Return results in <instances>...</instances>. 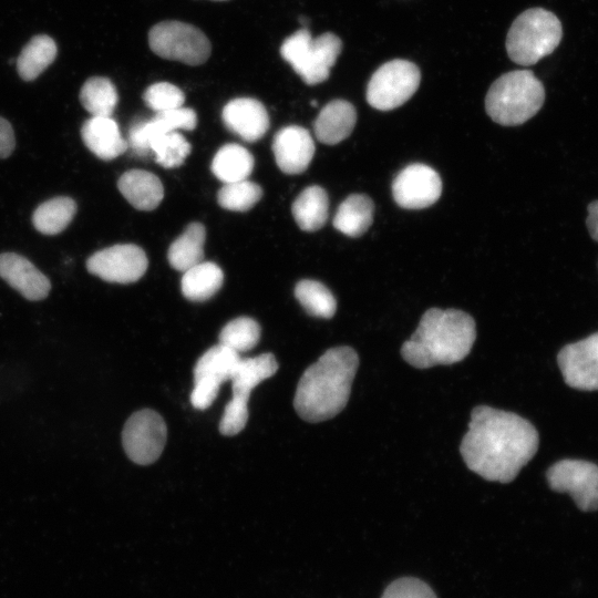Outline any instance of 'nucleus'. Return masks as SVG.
<instances>
[{"label":"nucleus","instance_id":"1","mask_svg":"<svg viewBox=\"0 0 598 598\" xmlns=\"http://www.w3.org/2000/svg\"><path fill=\"white\" fill-rule=\"evenodd\" d=\"M538 432L516 413L478 405L460 445L466 466L486 481L509 483L536 454Z\"/></svg>","mask_w":598,"mask_h":598},{"label":"nucleus","instance_id":"2","mask_svg":"<svg viewBox=\"0 0 598 598\" xmlns=\"http://www.w3.org/2000/svg\"><path fill=\"white\" fill-rule=\"evenodd\" d=\"M359 368L357 352L347 346L327 350L301 375L293 399L298 415L311 423L332 419L347 405Z\"/></svg>","mask_w":598,"mask_h":598},{"label":"nucleus","instance_id":"3","mask_svg":"<svg viewBox=\"0 0 598 598\" xmlns=\"http://www.w3.org/2000/svg\"><path fill=\"white\" fill-rule=\"evenodd\" d=\"M476 339V324L456 309L426 310L413 334L401 347V355L414 368L429 369L462 361Z\"/></svg>","mask_w":598,"mask_h":598},{"label":"nucleus","instance_id":"4","mask_svg":"<svg viewBox=\"0 0 598 598\" xmlns=\"http://www.w3.org/2000/svg\"><path fill=\"white\" fill-rule=\"evenodd\" d=\"M545 89L529 70L509 71L494 81L485 97V110L496 123L520 125L543 106Z\"/></svg>","mask_w":598,"mask_h":598},{"label":"nucleus","instance_id":"5","mask_svg":"<svg viewBox=\"0 0 598 598\" xmlns=\"http://www.w3.org/2000/svg\"><path fill=\"white\" fill-rule=\"evenodd\" d=\"M561 38L563 27L556 14L543 8H530L512 23L506 51L513 62L528 66L553 53Z\"/></svg>","mask_w":598,"mask_h":598},{"label":"nucleus","instance_id":"6","mask_svg":"<svg viewBox=\"0 0 598 598\" xmlns=\"http://www.w3.org/2000/svg\"><path fill=\"white\" fill-rule=\"evenodd\" d=\"M342 50L338 35L326 32L316 39L307 29L289 35L280 47V54L308 85L326 81Z\"/></svg>","mask_w":598,"mask_h":598},{"label":"nucleus","instance_id":"7","mask_svg":"<svg viewBox=\"0 0 598 598\" xmlns=\"http://www.w3.org/2000/svg\"><path fill=\"white\" fill-rule=\"evenodd\" d=\"M148 45L156 55L188 65L205 63L212 52L210 42L202 30L174 20L153 25L148 32Z\"/></svg>","mask_w":598,"mask_h":598},{"label":"nucleus","instance_id":"8","mask_svg":"<svg viewBox=\"0 0 598 598\" xmlns=\"http://www.w3.org/2000/svg\"><path fill=\"white\" fill-rule=\"evenodd\" d=\"M420 69L412 62L395 59L382 64L367 86L368 103L380 111H390L404 104L417 90Z\"/></svg>","mask_w":598,"mask_h":598},{"label":"nucleus","instance_id":"9","mask_svg":"<svg viewBox=\"0 0 598 598\" xmlns=\"http://www.w3.org/2000/svg\"><path fill=\"white\" fill-rule=\"evenodd\" d=\"M167 427L155 411L144 409L132 414L122 432V443L128 458L136 464L154 463L162 454Z\"/></svg>","mask_w":598,"mask_h":598},{"label":"nucleus","instance_id":"10","mask_svg":"<svg viewBox=\"0 0 598 598\" xmlns=\"http://www.w3.org/2000/svg\"><path fill=\"white\" fill-rule=\"evenodd\" d=\"M239 360V353L220 343L208 349L197 360L190 393V403L195 409L205 410L213 404L221 383L230 380Z\"/></svg>","mask_w":598,"mask_h":598},{"label":"nucleus","instance_id":"11","mask_svg":"<svg viewBox=\"0 0 598 598\" xmlns=\"http://www.w3.org/2000/svg\"><path fill=\"white\" fill-rule=\"evenodd\" d=\"M550 488L568 493L579 509H598V466L581 460H561L547 471Z\"/></svg>","mask_w":598,"mask_h":598},{"label":"nucleus","instance_id":"12","mask_svg":"<svg viewBox=\"0 0 598 598\" xmlns=\"http://www.w3.org/2000/svg\"><path fill=\"white\" fill-rule=\"evenodd\" d=\"M148 260L144 250L133 244L114 245L94 252L86 260L92 275L116 283H131L143 277Z\"/></svg>","mask_w":598,"mask_h":598},{"label":"nucleus","instance_id":"13","mask_svg":"<svg viewBox=\"0 0 598 598\" xmlns=\"http://www.w3.org/2000/svg\"><path fill=\"white\" fill-rule=\"evenodd\" d=\"M439 173L425 164L405 166L392 182L395 203L406 209H422L433 205L441 196Z\"/></svg>","mask_w":598,"mask_h":598},{"label":"nucleus","instance_id":"14","mask_svg":"<svg viewBox=\"0 0 598 598\" xmlns=\"http://www.w3.org/2000/svg\"><path fill=\"white\" fill-rule=\"evenodd\" d=\"M196 125V112L189 107L156 112L152 118H141L131 124L127 148L137 157L148 156L152 153L151 144L155 138L177 130L192 131Z\"/></svg>","mask_w":598,"mask_h":598},{"label":"nucleus","instance_id":"15","mask_svg":"<svg viewBox=\"0 0 598 598\" xmlns=\"http://www.w3.org/2000/svg\"><path fill=\"white\" fill-rule=\"evenodd\" d=\"M557 361L567 385L578 390H598V332L565 346Z\"/></svg>","mask_w":598,"mask_h":598},{"label":"nucleus","instance_id":"16","mask_svg":"<svg viewBox=\"0 0 598 598\" xmlns=\"http://www.w3.org/2000/svg\"><path fill=\"white\" fill-rule=\"evenodd\" d=\"M272 152L278 167L286 174L305 172L315 154V143L310 133L298 125H290L277 132Z\"/></svg>","mask_w":598,"mask_h":598},{"label":"nucleus","instance_id":"17","mask_svg":"<svg viewBox=\"0 0 598 598\" xmlns=\"http://www.w3.org/2000/svg\"><path fill=\"white\" fill-rule=\"evenodd\" d=\"M0 278L30 301L47 298L51 289L49 278L16 252L0 254Z\"/></svg>","mask_w":598,"mask_h":598},{"label":"nucleus","instance_id":"18","mask_svg":"<svg viewBox=\"0 0 598 598\" xmlns=\"http://www.w3.org/2000/svg\"><path fill=\"white\" fill-rule=\"evenodd\" d=\"M225 126L246 142L260 140L269 128V116L264 104L251 97H237L223 109Z\"/></svg>","mask_w":598,"mask_h":598},{"label":"nucleus","instance_id":"19","mask_svg":"<svg viewBox=\"0 0 598 598\" xmlns=\"http://www.w3.org/2000/svg\"><path fill=\"white\" fill-rule=\"evenodd\" d=\"M81 137L89 151L103 161L114 159L127 150V142L111 116H91L81 127Z\"/></svg>","mask_w":598,"mask_h":598},{"label":"nucleus","instance_id":"20","mask_svg":"<svg viewBox=\"0 0 598 598\" xmlns=\"http://www.w3.org/2000/svg\"><path fill=\"white\" fill-rule=\"evenodd\" d=\"M355 122L357 112L350 102L332 100L319 112L313 123L315 135L319 142L334 145L351 134Z\"/></svg>","mask_w":598,"mask_h":598},{"label":"nucleus","instance_id":"21","mask_svg":"<svg viewBox=\"0 0 598 598\" xmlns=\"http://www.w3.org/2000/svg\"><path fill=\"white\" fill-rule=\"evenodd\" d=\"M278 370V362L272 353H262L254 358H240L230 378L231 400L248 404L250 392L261 381L272 377Z\"/></svg>","mask_w":598,"mask_h":598},{"label":"nucleus","instance_id":"22","mask_svg":"<svg viewBox=\"0 0 598 598\" xmlns=\"http://www.w3.org/2000/svg\"><path fill=\"white\" fill-rule=\"evenodd\" d=\"M124 198L136 209L153 210L163 199L164 188L159 178L143 169L125 172L117 182Z\"/></svg>","mask_w":598,"mask_h":598},{"label":"nucleus","instance_id":"23","mask_svg":"<svg viewBox=\"0 0 598 598\" xmlns=\"http://www.w3.org/2000/svg\"><path fill=\"white\" fill-rule=\"evenodd\" d=\"M374 205L370 197L363 194H351L337 209L333 226L349 237L363 235L373 220Z\"/></svg>","mask_w":598,"mask_h":598},{"label":"nucleus","instance_id":"24","mask_svg":"<svg viewBox=\"0 0 598 598\" xmlns=\"http://www.w3.org/2000/svg\"><path fill=\"white\" fill-rule=\"evenodd\" d=\"M328 195L317 185L303 189L291 207L297 225L305 231H315L323 227L328 219Z\"/></svg>","mask_w":598,"mask_h":598},{"label":"nucleus","instance_id":"25","mask_svg":"<svg viewBox=\"0 0 598 598\" xmlns=\"http://www.w3.org/2000/svg\"><path fill=\"white\" fill-rule=\"evenodd\" d=\"M223 280V270L216 264L202 261L184 271L181 288L188 300L206 301L221 288Z\"/></svg>","mask_w":598,"mask_h":598},{"label":"nucleus","instance_id":"26","mask_svg":"<svg viewBox=\"0 0 598 598\" xmlns=\"http://www.w3.org/2000/svg\"><path fill=\"white\" fill-rule=\"evenodd\" d=\"M205 237V227L200 223L189 224L168 248L167 258L171 266L176 270L186 271L202 262Z\"/></svg>","mask_w":598,"mask_h":598},{"label":"nucleus","instance_id":"27","mask_svg":"<svg viewBox=\"0 0 598 598\" xmlns=\"http://www.w3.org/2000/svg\"><path fill=\"white\" fill-rule=\"evenodd\" d=\"M254 156L238 144H226L215 154L213 174L225 184L247 179L254 168Z\"/></svg>","mask_w":598,"mask_h":598},{"label":"nucleus","instance_id":"28","mask_svg":"<svg viewBox=\"0 0 598 598\" xmlns=\"http://www.w3.org/2000/svg\"><path fill=\"white\" fill-rule=\"evenodd\" d=\"M55 41L47 35L33 37L21 50L17 59V70L24 81L35 80L55 59Z\"/></svg>","mask_w":598,"mask_h":598},{"label":"nucleus","instance_id":"29","mask_svg":"<svg viewBox=\"0 0 598 598\" xmlns=\"http://www.w3.org/2000/svg\"><path fill=\"white\" fill-rule=\"evenodd\" d=\"M75 213L76 203L71 197H53L35 208L32 224L43 235H56L69 226Z\"/></svg>","mask_w":598,"mask_h":598},{"label":"nucleus","instance_id":"30","mask_svg":"<svg viewBox=\"0 0 598 598\" xmlns=\"http://www.w3.org/2000/svg\"><path fill=\"white\" fill-rule=\"evenodd\" d=\"M117 100L115 85L104 76L87 79L80 91V101L92 116H111Z\"/></svg>","mask_w":598,"mask_h":598},{"label":"nucleus","instance_id":"31","mask_svg":"<svg viewBox=\"0 0 598 598\" xmlns=\"http://www.w3.org/2000/svg\"><path fill=\"white\" fill-rule=\"evenodd\" d=\"M295 297L310 316L329 319L336 313V298L319 281L310 279L299 281L295 287Z\"/></svg>","mask_w":598,"mask_h":598},{"label":"nucleus","instance_id":"32","mask_svg":"<svg viewBox=\"0 0 598 598\" xmlns=\"http://www.w3.org/2000/svg\"><path fill=\"white\" fill-rule=\"evenodd\" d=\"M260 339V326L249 317H239L225 324L219 343L237 353L252 349Z\"/></svg>","mask_w":598,"mask_h":598},{"label":"nucleus","instance_id":"33","mask_svg":"<svg viewBox=\"0 0 598 598\" xmlns=\"http://www.w3.org/2000/svg\"><path fill=\"white\" fill-rule=\"evenodd\" d=\"M262 196L260 186L248 179L225 184L217 194L218 204L228 210L246 212Z\"/></svg>","mask_w":598,"mask_h":598},{"label":"nucleus","instance_id":"34","mask_svg":"<svg viewBox=\"0 0 598 598\" xmlns=\"http://www.w3.org/2000/svg\"><path fill=\"white\" fill-rule=\"evenodd\" d=\"M151 150L157 164L165 168H174L185 162L192 147L181 133L174 131L155 138Z\"/></svg>","mask_w":598,"mask_h":598},{"label":"nucleus","instance_id":"35","mask_svg":"<svg viewBox=\"0 0 598 598\" xmlns=\"http://www.w3.org/2000/svg\"><path fill=\"white\" fill-rule=\"evenodd\" d=\"M143 100L153 111L163 112L182 107L185 95L176 85L168 82H158L145 90Z\"/></svg>","mask_w":598,"mask_h":598},{"label":"nucleus","instance_id":"36","mask_svg":"<svg viewBox=\"0 0 598 598\" xmlns=\"http://www.w3.org/2000/svg\"><path fill=\"white\" fill-rule=\"evenodd\" d=\"M381 598H437L433 589L421 579L402 577L392 581Z\"/></svg>","mask_w":598,"mask_h":598},{"label":"nucleus","instance_id":"37","mask_svg":"<svg viewBox=\"0 0 598 598\" xmlns=\"http://www.w3.org/2000/svg\"><path fill=\"white\" fill-rule=\"evenodd\" d=\"M248 405L230 400L225 406L219 423V431L224 435H235L243 431L248 421Z\"/></svg>","mask_w":598,"mask_h":598},{"label":"nucleus","instance_id":"38","mask_svg":"<svg viewBox=\"0 0 598 598\" xmlns=\"http://www.w3.org/2000/svg\"><path fill=\"white\" fill-rule=\"evenodd\" d=\"M16 146L14 132L11 124L0 116V158L10 156Z\"/></svg>","mask_w":598,"mask_h":598},{"label":"nucleus","instance_id":"39","mask_svg":"<svg viewBox=\"0 0 598 598\" xmlns=\"http://www.w3.org/2000/svg\"><path fill=\"white\" fill-rule=\"evenodd\" d=\"M588 216L586 218V226L590 234V237L598 241V200L591 202L587 206Z\"/></svg>","mask_w":598,"mask_h":598},{"label":"nucleus","instance_id":"40","mask_svg":"<svg viewBox=\"0 0 598 598\" xmlns=\"http://www.w3.org/2000/svg\"><path fill=\"white\" fill-rule=\"evenodd\" d=\"M311 104L315 106V105L317 104V102H316V101H312Z\"/></svg>","mask_w":598,"mask_h":598},{"label":"nucleus","instance_id":"41","mask_svg":"<svg viewBox=\"0 0 598 598\" xmlns=\"http://www.w3.org/2000/svg\"><path fill=\"white\" fill-rule=\"evenodd\" d=\"M214 1H226V0H214Z\"/></svg>","mask_w":598,"mask_h":598}]
</instances>
